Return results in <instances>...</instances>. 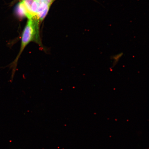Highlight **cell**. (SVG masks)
<instances>
[{
	"label": "cell",
	"instance_id": "obj_1",
	"mask_svg": "<svg viewBox=\"0 0 149 149\" xmlns=\"http://www.w3.org/2000/svg\"><path fill=\"white\" fill-rule=\"evenodd\" d=\"M26 25L22 33L21 45L18 55L15 60L11 64V68H12V77L14 76L16 70L18 61L24 49L30 43L34 42L38 44L45 51L41 40L39 32V24L40 22L36 18L33 17L28 19Z\"/></svg>",
	"mask_w": 149,
	"mask_h": 149
},
{
	"label": "cell",
	"instance_id": "obj_4",
	"mask_svg": "<svg viewBox=\"0 0 149 149\" xmlns=\"http://www.w3.org/2000/svg\"><path fill=\"white\" fill-rule=\"evenodd\" d=\"M21 1H26V0H21Z\"/></svg>",
	"mask_w": 149,
	"mask_h": 149
},
{
	"label": "cell",
	"instance_id": "obj_2",
	"mask_svg": "<svg viewBox=\"0 0 149 149\" xmlns=\"http://www.w3.org/2000/svg\"><path fill=\"white\" fill-rule=\"evenodd\" d=\"M55 1V0H34L31 6V9L33 13L35 15H37L38 13L46 9H49L51 5Z\"/></svg>",
	"mask_w": 149,
	"mask_h": 149
},
{
	"label": "cell",
	"instance_id": "obj_3",
	"mask_svg": "<svg viewBox=\"0 0 149 149\" xmlns=\"http://www.w3.org/2000/svg\"><path fill=\"white\" fill-rule=\"evenodd\" d=\"M15 11L16 13L19 17H26L28 19L33 18L28 12L24 5L23 1L20 2L16 6Z\"/></svg>",
	"mask_w": 149,
	"mask_h": 149
}]
</instances>
